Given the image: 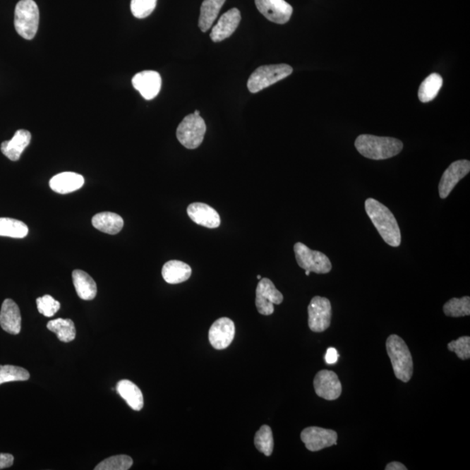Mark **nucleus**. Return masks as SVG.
<instances>
[{
	"instance_id": "f257e3e1",
	"label": "nucleus",
	"mask_w": 470,
	"mask_h": 470,
	"mask_svg": "<svg viewBox=\"0 0 470 470\" xmlns=\"http://www.w3.org/2000/svg\"><path fill=\"white\" fill-rule=\"evenodd\" d=\"M365 210L383 241L391 247H399L402 242L401 230L390 209L369 198L365 201Z\"/></svg>"
},
{
	"instance_id": "f03ea898",
	"label": "nucleus",
	"mask_w": 470,
	"mask_h": 470,
	"mask_svg": "<svg viewBox=\"0 0 470 470\" xmlns=\"http://www.w3.org/2000/svg\"><path fill=\"white\" fill-rule=\"evenodd\" d=\"M354 145L365 158L375 160L390 159L400 154L404 148V143L400 140L371 134H361L358 136Z\"/></svg>"
},
{
	"instance_id": "7ed1b4c3",
	"label": "nucleus",
	"mask_w": 470,
	"mask_h": 470,
	"mask_svg": "<svg viewBox=\"0 0 470 470\" xmlns=\"http://www.w3.org/2000/svg\"><path fill=\"white\" fill-rule=\"evenodd\" d=\"M386 349L395 378L404 382H409L414 371L413 359L404 339L397 335H391L387 339Z\"/></svg>"
},
{
	"instance_id": "20e7f679",
	"label": "nucleus",
	"mask_w": 470,
	"mask_h": 470,
	"mask_svg": "<svg viewBox=\"0 0 470 470\" xmlns=\"http://www.w3.org/2000/svg\"><path fill=\"white\" fill-rule=\"evenodd\" d=\"M40 11L33 0H20L15 8L14 25L22 38L32 40L38 32Z\"/></svg>"
},
{
	"instance_id": "39448f33",
	"label": "nucleus",
	"mask_w": 470,
	"mask_h": 470,
	"mask_svg": "<svg viewBox=\"0 0 470 470\" xmlns=\"http://www.w3.org/2000/svg\"><path fill=\"white\" fill-rule=\"evenodd\" d=\"M292 73V66L287 64L260 66L248 78V90L252 93L259 92L263 89L284 80Z\"/></svg>"
},
{
	"instance_id": "423d86ee",
	"label": "nucleus",
	"mask_w": 470,
	"mask_h": 470,
	"mask_svg": "<svg viewBox=\"0 0 470 470\" xmlns=\"http://www.w3.org/2000/svg\"><path fill=\"white\" fill-rule=\"evenodd\" d=\"M206 131V123L200 115L189 114L178 126L177 139L186 148L195 149L203 143Z\"/></svg>"
},
{
	"instance_id": "0eeeda50",
	"label": "nucleus",
	"mask_w": 470,
	"mask_h": 470,
	"mask_svg": "<svg viewBox=\"0 0 470 470\" xmlns=\"http://www.w3.org/2000/svg\"><path fill=\"white\" fill-rule=\"evenodd\" d=\"M298 265L305 270L315 274H327L332 270V264L326 255L315 251L301 242H297L294 247Z\"/></svg>"
},
{
	"instance_id": "6e6552de",
	"label": "nucleus",
	"mask_w": 470,
	"mask_h": 470,
	"mask_svg": "<svg viewBox=\"0 0 470 470\" xmlns=\"http://www.w3.org/2000/svg\"><path fill=\"white\" fill-rule=\"evenodd\" d=\"M308 326L315 333H322L330 327L332 306L327 298L313 297L308 305Z\"/></svg>"
},
{
	"instance_id": "1a4fd4ad",
	"label": "nucleus",
	"mask_w": 470,
	"mask_h": 470,
	"mask_svg": "<svg viewBox=\"0 0 470 470\" xmlns=\"http://www.w3.org/2000/svg\"><path fill=\"white\" fill-rule=\"evenodd\" d=\"M283 301V296L276 289L270 279H260L256 287L255 305L257 311L263 315H271L275 311L274 305H279Z\"/></svg>"
},
{
	"instance_id": "9d476101",
	"label": "nucleus",
	"mask_w": 470,
	"mask_h": 470,
	"mask_svg": "<svg viewBox=\"0 0 470 470\" xmlns=\"http://www.w3.org/2000/svg\"><path fill=\"white\" fill-rule=\"evenodd\" d=\"M337 433L332 430L319 427H309L302 430L301 441L306 447L312 452H316L326 447L337 445Z\"/></svg>"
},
{
	"instance_id": "9b49d317",
	"label": "nucleus",
	"mask_w": 470,
	"mask_h": 470,
	"mask_svg": "<svg viewBox=\"0 0 470 470\" xmlns=\"http://www.w3.org/2000/svg\"><path fill=\"white\" fill-rule=\"evenodd\" d=\"M313 387L319 397L327 401H335L341 397L342 382L334 371L322 370L317 373L313 379Z\"/></svg>"
},
{
	"instance_id": "f8f14e48",
	"label": "nucleus",
	"mask_w": 470,
	"mask_h": 470,
	"mask_svg": "<svg viewBox=\"0 0 470 470\" xmlns=\"http://www.w3.org/2000/svg\"><path fill=\"white\" fill-rule=\"evenodd\" d=\"M470 171V162L467 159L457 160L447 167L444 171L441 181L439 183V195L446 199L453 191L457 183L467 176Z\"/></svg>"
},
{
	"instance_id": "ddd939ff",
	"label": "nucleus",
	"mask_w": 470,
	"mask_h": 470,
	"mask_svg": "<svg viewBox=\"0 0 470 470\" xmlns=\"http://www.w3.org/2000/svg\"><path fill=\"white\" fill-rule=\"evenodd\" d=\"M259 12L268 20L283 25L289 21L293 7L285 0H255Z\"/></svg>"
},
{
	"instance_id": "4468645a",
	"label": "nucleus",
	"mask_w": 470,
	"mask_h": 470,
	"mask_svg": "<svg viewBox=\"0 0 470 470\" xmlns=\"http://www.w3.org/2000/svg\"><path fill=\"white\" fill-rule=\"evenodd\" d=\"M235 325L229 318H219L215 320L209 330L208 338L211 345L215 349H225L234 341Z\"/></svg>"
},
{
	"instance_id": "2eb2a0df",
	"label": "nucleus",
	"mask_w": 470,
	"mask_h": 470,
	"mask_svg": "<svg viewBox=\"0 0 470 470\" xmlns=\"http://www.w3.org/2000/svg\"><path fill=\"white\" fill-rule=\"evenodd\" d=\"M132 83L145 100H151L159 95L162 88V77L155 71H144L134 76Z\"/></svg>"
},
{
	"instance_id": "dca6fc26",
	"label": "nucleus",
	"mask_w": 470,
	"mask_h": 470,
	"mask_svg": "<svg viewBox=\"0 0 470 470\" xmlns=\"http://www.w3.org/2000/svg\"><path fill=\"white\" fill-rule=\"evenodd\" d=\"M241 20L240 11L233 8L222 15L210 33V38L214 42H221L229 38L237 29Z\"/></svg>"
},
{
	"instance_id": "f3484780",
	"label": "nucleus",
	"mask_w": 470,
	"mask_h": 470,
	"mask_svg": "<svg viewBox=\"0 0 470 470\" xmlns=\"http://www.w3.org/2000/svg\"><path fill=\"white\" fill-rule=\"evenodd\" d=\"M189 218L198 225L207 229H216L221 225V218L215 209L204 203L190 204L188 207Z\"/></svg>"
},
{
	"instance_id": "a211bd4d",
	"label": "nucleus",
	"mask_w": 470,
	"mask_h": 470,
	"mask_svg": "<svg viewBox=\"0 0 470 470\" xmlns=\"http://www.w3.org/2000/svg\"><path fill=\"white\" fill-rule=\"evenodd\" d=\"M0 326L11 335H18L21 330L20 308L13 300L4 301L0 311Z\"/></svg>"
},
{
	"instance_id": "6ab92c4d",
	"label": "nucleus",
	"mask_w": 470,
	"mask_h": 470,
	"mask_svg": "<svg viewBox=\"0 0 470 470\" xmlns=\"http://www.w3.org/2000/svg\"><path fill=\"white\" fill-rule=\"evenodd\" d=\"M84 183L85 179L82 175L73 171H64L52 177L49 185L52 191L66 195L80 189Z\"/></svg>"
},
{
	"instance_id": "aec40b11",
	"label": "nucleus",
	"mask_w": 470,
	"mask_h": 470,
	"mask_svg": "<svg viewBox=\"0 0 470 470\" xmlns=\"http://www.w3.org/2000/svg\"><path fill=\"white\" fill-rule=\"evenodd\" d=\"M31 133L28 130H18L13 139L1 144L2 154L13 162L20 159L22 152L31 143Z\"/></svg>"
},
{
	"instance_id": "412c9836",
	"label": "nucleus",
	"mask_w": 470,
	"mask_h": 470,
	"mask_svg": "<svg viewBox=\"0 0 470 470\" xmlns=\"http://www.w3.org/2000/svg\"><path fill=\"white\" fill-rule=\"evenodd\" d=\"M192 275L189 265L180 260H169L162 267V276L169 284H180L188 281Z\"/></svg>"
},
{
	"instance_id": "4be33fe9",
	"label": "nucleus",
	"mask_w": 470,
	"mask_h": 470,
	"mask_svg": "<svg viewBox=\"0 0 470 470\" xmlns=\"http://www.w3.org/2000/svg\"><path fill=\"white\" fill-rule=\"evenodd\" d=\"M116 391L124 399L131 409L140 411L144 406L143 392L139 387L128 380H119L117 383Z\"/></svg>"
},
{
	"instance_id": "5701e85b",
	"label": "nucleus",
	"mask_w": 470,
	"mask_h": 470,
	"mask_svg": "<svg viewBox=\"0 0 470 470\" xmlns=\"http://www.w3.org/2000/svg\"><path fill=\"white\" fill-rule=\"evenodd\" d=\"M92 223L96 229L108 234H116L121 232L124 226L121 216L111 212L97 214L93 216Z\"/></svg>"
},
{
	"instance_id": "b1692460",
	"label": "nucleus",
	"mask_w": 470,
	"mask_h": 470,
	"mask_svg": "<svg viewBox=\"0 0 470 470\" xmlns=\"http://www.w3.org/2000/svg\"><path fill=\"white\" fill-rule=\"evenodd\" d=\"M73 282L78 297L82 300L91 301L97 294V285L90 275L82 270L73 272Z\"/></svg>"
},
{
	"instance_id": "393cba45",
	"label": "nucleus",
	"mask_w": 470,
	"mask_h": 470,
	"mask_svg": "<svg viewBox=\"0 0 470 470\" xmlns=\"http://www.w3.org/2000/svg\"><path fill=\"white\" fill-rule=\"evenodd\" d=\"M226 0H204L200 6L199 28L206 32L214 25Z\"/></svg>"
},
{
	"instance_id": "a878e982",
	"label": "nucleus",
	"mask_w": 470,
	"mask_h": 470,
	"mask_svg": "<svg viewBox=\"0 0 470 470\" xmlns=\"http://www.w3.org/2000/svg\"><path fill=\"white\" fill-rule=\"evenodd\" d=\"M443 80L438 73H432L421 84L418 97L423 103L432 102L438 96L442 87Z\"/></svg>"
},
{
	"instance_id": "bb28decb",
	"label": "nucleus",
	"mask_w": 470,
	"mask_h": 470,
	"mask_svg": "<svg viewBox=\"0 0 470 470\" xmlns=\"http://www.w3.org/2000/svg\"><path fill=\"white\" fill-rule=\"evenodd\" d=\"M47 328L57 335L59 341L63 342H73L76 337V325L72 320L59 318L50 320Z\"/></svg>"
},
{
	"instance_id": "cd10ccee",
	"label": "nucleus",
	"mask_w": 470,
	"mask_h": 470,
	"mask_svg": "<svg viewBox=\"0 0 470 470\" xmlns=\"http://www.w3.org/2000/svg\"><path fill=\"white\" fill-rule=\"evenodd\" d=\"M24 222L12 218H0V236L22 239L28 234Z\"/></svg>"
},
{
	"instance_id": "c85d7f7f",
	"label": "nucleus",
	"mask_w": 470,
	"mask_h": 470,
	"mask_svg": "<svg viewBox=\"0 0 470 470\" xmlns=\"http://www.w3.org/2000/svg\"><path fill=\"white\" fill-rule=\"evenodd\" d=\"M255 445L260 452L266 457H270L274 450L273 432L267 425H263L256 432L255 436Z\"/></svg>"
},
{
	"instance_id": "c756f323",
	"label": "nucleus",
	"mask_w": 470,
	"mask_h": 470,
	"mask_svg": "<svg viewBox=\"0 0 470 470\" xmlns=\"http://www.w3.org/2000/svg\"><path fill=\"white\" fill-rule=\"evenodd\" d=\"M443 312L447 316L454 317V318L469 316L470 315V298L469 296H464L460 299L452 298L444 304Z\"/></svg>"
},
{
	"instance_id": "7c9ffc66",
	"label": "nucleus",
	"mask_w": 470,
	"mask_h": 470,
	"mask_svg": "<svg viewBox=\"0 0 470 470\" xmlns=\"http://www.w3.org/2000/svg\"><path fill=\"white\" fill-rule=\"evenodd\" d=\"M30 378L26 369L13 365L0 366V385L11 382H25Z\"/></svg>"
},
{
	"instance_id": "2f4dec72",
	"label": "nucleus",
	"mask_w": 470,
	"mask_h": 470,
	"mask_svg": "<svg viewBox=\"0 0 470 470\" xmlns=\"http://www.w3.org/2000/svg\"><path fill=\"white\" fill-rule=\"evenodd\" d=\"M133 459L126 454L111 457L96 466L95 470H128L132 467Z\"/></svg>"
},
{
	"instance_id": "473e14b6",
	"label": "nucleus",
	"mask_w": 470,
	"mask_h": 470,
	"mask_svg": "<svg viewBox=\"0 0 470 470\" xmlns=\"http://www.w3.org/2000/svg\"><path fill=\"white\" fill-rule=\"evenodd\" d=\"M156 5L157 0H132L131 11L134 17L145 18L154 12Z\"/></svg>"
},
{
	"instance_id": "72a5a7b5",
	"label": "nucleus",
	"mask_w": 470,
	"mask_h": 470,
	"mask_svg": "<svg viewBox=\"0 0 470 470\" xmlns=\"http://www.w3.org/2000/svg\"><path fill=\"white\" fill-rule=\"evenodd\" d=\"M37 308L41 315L52 317L61 309V303L49 294H46L37 299Z\"/></svg>"
},
{
	"instance_id": "f704fd0d",
	"label": "nucleus",
	"mask_w": 470,
	"mask_h": 470,
	"mask_svg": "<svg viewBox=\"0 0 470 470\" xmlns=\"http://www.w3.org/2000/svg\"><path fill=\"white\" fill-rule=\"evenodd\" d=\"M450 351L457 354L459 359L469 360L470 358V337H462L457 341H452L447 344Z\"/></svg>"
},
{
	"instance_id": "c9c22d12",
	"label": "nucleus",
	"mask_w": 470,
	"mask_h": 470,
	"mask_svg": "<svg viewBox=\"0 0 470 470\" xmlns=\"http://www.w3.org/2000/svg\"><path fill=\"white\" fill-rule=\"evenodd\" d=\"M14 457L13 454L0 453V469L10 468L13 466Z\"/></svg>"
},
{
	"instance_id": "e433bc0d",
	"label": "nucleus",
	"mask_w": 470,
	"mask_h": 470,
	"mask_svg": "<svg viewBox=\"0 0 470 470\" xmlns=\"http://www.w3.org/2000/svg\"><path fill=\"white\" fill-rule=\"evenodd\" d=\"M338 359H339V354L337 352V350L335 349V348L327 349L325 356L326 363L327 364L337 363Z\"/></svg>"
},
{
	"instance_id": "4c0bfd02",
	"label": "nucleus",
	"mask_w": 470,
	"mask_h": 470,
	"mask_svg": "<svg viewBox=\"0 0 470 470\" xmlns=\"http://www.w3.org/2000/svg\"><path fill=\"white\" fill-rule=\"evenodd\" d=\"M386 470H406L405 467V465L401 464V462H390V464H387L385 468Z\"/></svg>"
},
{
	"instance_id": "58836bf2",
	"label": "nucleus",
	"mask_w": 470,
	"mask_h": 470,
	"mask_svg": "<svg viewBox=\"0 0 470 470\" xmlns=\"http://www.w3.org/2000/svg\"><path fill=\"white\" fill-rule=\"evenodd\" d=\"M311 271H308V270H306V272H305V274H306V275H307V276H308L309 275H311Z\"/></svg>"
},
{
	"instance_id": "ea45409f",
	"label": "nucleus",
	"mask_w": 470,
	"mask_h": 470,
	"mask_svg": "<svg viewBox=\"0 0 470 470\" xmlns=\"http://www.w3.org/2000/svg\"><path fill=\"white\" fill-rule=\"evenodd\" d=\"M193 114H195V115H200V112L196 110Z\"/></svg>"
},
{
	"instance_id": "a19ab883",
	"label": "nucleus",
	"mask_w": 470,
	"mask_h": 470,
	"mask_svg": "<svg viewBox=\"0 0 470 470\" xmlns=\"http://www.w3.org/2000/svg\"><path fill=\"white\" fill-rule=\"evenodd\" d=\"M257 279H261V276H260V275L257 276Z\"/></svg>"
}]
</instances>
